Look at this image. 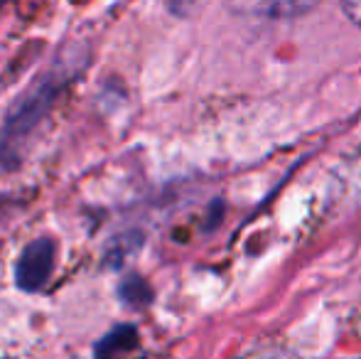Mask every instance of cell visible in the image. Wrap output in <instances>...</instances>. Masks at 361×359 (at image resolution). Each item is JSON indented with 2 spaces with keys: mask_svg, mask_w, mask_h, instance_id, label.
<instances>
[{
  "mask_svg": "<svg viewBox=\"0 0 361 359\" xmlns=\"http://www.w3.org/2000/svg\"><path fill=\"white\" fill-rule=\"evenodd\" d=\"M138 347V330L133 325H118L96 345V359H118Z\"/></svg>",
  "mask_w": 361,
  "mask_h": 359,
  "instance_id": "3",
  "label": "cell"
},
{
  "mask_svg": "<svg viewBox=\"0 0 361 359\" xmlns=\"http://www.w3.org/2000/svg\"><path fill=\"white\" fill-rule=\"evenodd\" d=\"M342 13L349 18V23H354L357 28H361V0H352V3L342 5Z\"/></svg>",
  "mask_w": 361,
  "mask_h": 359,
  "instance_id": "6",
  "label": "cell"
},
{
  "mask_svg": "<svg viewBox=\"0 0 361 359\" xmlns=\"http://www.w3.org/2000/svg\"><path fill=\"white\" fill-rule=\"evenodd\" d=\"M64 74L62 72H44L30 84L27 89L20 94V99L10 106L8 116H5L3 133H0V160H18L23 143L35 133L42 118L52 111L54 101H57L59 91L64 87Z\"/></svg>",
  "mask_w": 361,
  "mask_h": 359,
  "instance_id": "1",
  "label": "cell"
},
{
  "mask_svg": "<svg viewBox=\"0 0 361 359\" xmlns=\"http://www.w3.org/2000/svg\"><path fill=\"white\" fill-rule=\"evenodd\" d=\"M312 8H314L312 3H273V5H261L258 13L268 15V18H295V15H302Z\"/></svg>",
  "mask_w": 361,
  "mask_h": 359,
  "instance_id": "5",
  "label": "cell"
},
{
  "mask_svg": "<svg viewBox=\"0 0 361 359\" xmlns=\"http://www.w3.org/2000/svg\"><path fill=\"white\" fill-rule=\"evenodd\" d=\"M118 293H121V300L128 303V305H133V308L147 305V303L152 300L150 286H147L140 276H126L123 283L118 286Z\"/></svg>",
  "mask_w": 361,
  "mask_h": 359,
  "instance_id": "4",
  "label": "cell"
},
{
  "mask_svg": "<svg viewBox=\"0 0 361 359\" xmlns=\"http://www.w3.org/2000/svg\"><path fill=\"white\" fill-rule=\"evenodd\" d=\"M54 256H57V244L49 236H37V239L30 241L20 251L18 264H15L18 286L27 293L42 291L54 271Z\"/></svg>",
  "mask_w": 361,
  "mask_h": 359,
  "instance_id": "2",
  "label": "cell"
}]
</instances>
